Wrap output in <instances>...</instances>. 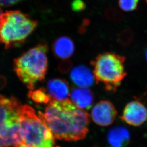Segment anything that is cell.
Instances as JSON below:
<instances>
[{"label":"cell","mask_w":147,"mask_h":147,"mask_svg":"<svg viewBox=\"0 0 147 147\" xmlns=\"http://www.w3.org/2000/svg\"><path fill=\"white\" fill-rule=\"evenodd\" d=\"M54 137L65 141L84 139L88 132L90 116L76 107L69 99L62 101L52 99L45 105L44 113L38 112Z\"/></svg>","instance_id":"6da1fadb"},{"label":"cell","mask_w":147,"mask_h":147,"mask_svg":"<svg viewBox=\"0 0 147 147\" xmlns=\"http://www.w3.org/2000/svg\"><path fill=\"white\" fill-rule=\"evenodd\" d=\"M48 45L44 42L15 59L14 69L19 78L30 90L44 80L48 69Z\"/></svg>","instance_id":"7a4b0ae2"},{"label":"cell","mask_w":147,"mask_h":147,"mask_svg":"<svg viewBox=\"0 0 147 147\" xmlns=\"http://www.w3.org/2000/svg\"><path fill=\"white\" fill-rule=\"evenodd\" d=\"M38 22L20 11L3 13L0 17V43L6 49L20 47L36 28Z\"/></svg>","instance_id":"3957f363"},{"label":"cell","mask_w":147,"mask_h":147,"mask_svg":"<svg viewBox=\"0 0 147 147\" xmlns=\"http://www.w3.org/2000/svg\"><path fill=\"white\" fill-rule=\"evenodd\" d=\"M22 105L16 98L0 95V147L24 144L20 122Z\"/></svg>","instance_id":"277c9868"},{"label":"cell","mask_w":147,"mask_h":147,"mask_svg":"<svg viewBox=\"0 0 147 147\" xmlns=\"http://www.w3.org/2000/svg\"><path fill=\"white\" fill-rule=\"evenodd\" d=\"M125 60L124 56L113 53L99 54L91 62L96 83H102L107 91L115 93L127 75L125 71Z\"/></svg>","instance_id":"5b68a950"},{"label":"cell","mask_w":147,"mask_h":147,"mask_svg":"<svg viewBox=\"0 0 147 147\" xmlns=\"http://www.w3.org/2000/svg\"><path fill=\"white\" fill-rule=\"evenodd\" d=\"M20 122L24 144L32 147H55L54 137L51 130L31 107L22 105Z\"/></svg>","instance_id":"8992f818"},{"label":"cell","mask_w":147,"mask_h":147,"mask_svg":"<svg viewBox=\"0 0 147 147\" xmlns=\"http://www.w3.org/2000/svg\"><path fill=\"white\" fill-rule=\"evenodd\" d=\"M117 114L113 104L109 101L102 100L94 106L91 111V117L98 125L107 127L114 121Z\"/></svg>","instance_id":"52a82bcc"},{"label":"cell","mask_w":147,"mask_h":147,"mask_svg":"<svg viewBox=\"0 0 147 147\" xmlns=\"http://www.w3.org/2000/svg\"><path fill=\"white\" fill-rule=\"evenodd\" d=\"M120 118L129 125L138 127L147 121V109L139 101H132L125 107Z\"/></svg>","instance_id":"ba28073f"},{"label":"cell","mask_w":147,"mask_h":147,"mask_svg":"<svg viewBox=\"0 0 147 147\" xmlns=\"http://www.w3.org/2000/svg\"><path fill=\"white\" fill-rule=\"evenodd\" d=\"M47 90L52 99L57 101L67 100L70 94L68 83L60 78H54L48 81Z\"/></svg>","instance_id":"9c48e42d"},{"label":"cell","mask_w":147,"mask_h":147,"mask_svg":"<svg viewBox=\"0 0 147 147\" xmlns=\"http://www.w3.org/2000/svg\"><path fill=\"white\" fill-rule=\"evenodd\" d=\"M107 140L110 147H126L130 143L131 135L126 127L116 126L108 132Z\"/></svg>","instance_id":"30bf717a"},{"label":"cell","mask_w":147,"mask_h":147,"mask_svg":"<svg viewBox=\"0 0 147 147\" xmlns=\"http://www.w3.org/2000/svg\"><path fill=\"white\" fill-rule=\"evenodd\" d=\"M52 51L57 58L62 60L67 59L74 53V43L72 40L68 37H59L53 43Z\"/></svg>","instance_id":"8fae6325"},{"label":"cell","mask_w":147,"mask_h":147,"mask_svg":"<svg viewBox=\"0 0 147 147\" xmlns=\"http://www.w3.org/2000/svg\"><path fill=\"white\" fill-rule=\"evenodd\" d=\"M71 102L80 109H89L94 101L93 92L87 88H78L74 89L70 94Z\"/></svg>","instance_id":"7c38bea8"},{"label":"cell","mask_w":147,"mask_h":147,"mask_svg":"<svg viewBox=\"0 0 147 147\" xmlns=\"http://www.w3.org/2000/svg\"><path fill=\"white\" fill-rule=\"evenodd\" d=\"M70 78L74 83L79 88H87L93 84L95 78L89 68L84 65H78L73 69Z\"/></svg>","instance_id":"4fadbf2b"},{"label":"cell","mask_w":147,"mask_h":147,"mask_svg":"<svg viewBox=\"0 0 147 147\" xmlns=\"http://www.w3.org/2000/svg\"><path fill=\"white\" fill-rule=\"evenodd\" d=\"M28 97L36 103L45 105L48 104L52 100L47 89L43 88L30 90Z\"/></svg>","instance_id":"5bb4252c"},{"label":"cell","mask_w":147,"mask_h":147,"mask_svg":"<svg viewBox=\"0 0 147 147\" xmlns=\"http://www.w3.org/2000/svg\"><path fill=\"white\" fill-rule=\"evenodd\" d=\"M139 0H119V7L123 11L130 12L138 8Z\"/></svg>","instance_id":"9a60e30c"},{"label":"cell","mask_w":147,"mask_h":147,"mask_svg":"<svg viewBox=\"0 0 147 147\" xmlns=\"http://www.w3.org/2000/svg\"><path fill=\"white\" fill-rule=\"evenodd\" d=\"M134 38L133 34L131 30L129 29L123 30L120 32L118 36L119 42L124 47H127L131 44Z\"/></svg>","instance_id":"2e32d148"},{"label":"cell","mask_w":147,"mask_h":147,"mask_svg":"<svg viewBox=\"0 0 147 147\" xmlns=\"http://www.w3.org/2000/svg\"><path fill=\"white\" fill-rule=\"evenodd\" d=\"M105 17L111 21H121L123 19V15L117 9L114 7H109L105 10Z\"/></svg>","instance_id":"e0dca14e"},{"label":"cell","mask_w":147,"mask_h":147,"mask_svg":"<svg viewBox=\"0 0 147 147\" xmlns=\"http://www.w3.org/2000/svg\"><path fill=\"white\" fill-rule=\"evenodd\" d=\"M72 65V61L68 59L63 60L58 65V70L61 73H67L71 69Z\"/></svg>","instance_id":"ac0fdd59"},{"label":"cell","mask_w":147,"mask_h":147,"mask_svg":"<svg viewBox=\"0 0 147 147\" xmlns=\"http://www.w3.org/2000/svg\"><path fill=\"white\" fill-rule=\"evenodd\" d=\"M86 4L82 0H74L71 3V8L75 12L83 11L86 9Z\"/></svg>","instance_id":"d6986e66"},{"label":"cell","mask_w":147,"mask_h":147,"mask_svg":"<svg viewBox=\"0 0 147 147\" xmlns=\"http://www.w3.org/2000/svg\"><path fill=\"white\" fill-rule=\"evenodd\" d=\"M21 0H0V5L10 6L17 3Z\"/></svg>","instance_id":"ffe728a7"},{"label":"cell","mask_w":147,"mask_h":147,"mask_svg":"<svg viewBox=\"0 0 147 147\" xmlns=\"http://www.w3.org/2000/svg\"><path fill=\"white\" fill-rule=\"evenodd\" d=\"M139 101L141 103H146L147 102V91L145 92L143 95H142L140 98L138 99Z\"/></svg>","instance_id":"44dd1931"},{"label":"cell","mask_w":147,"mask_h":147,"mask_svg":"<svg viewBox=\"0 0 147 147\" xmlns=\"http://www.w3.org/2000/svg\"><path fill=\"white\" fill-rule=\"evenodd\" d=\"M14 147H32L31 146H28L27 145L25 144H21L18 145L17 146H14Z\"/></svg>","instance_id":"7402d4cb"},{"label":"cell","mask_w":147,"mask_h":147,"mask_svg":"<svg viewBox=\"0 0 147 147\" xmlns=\"http://www.w3.org/2000/svg\"><path fill=\"white\" fill-rule=\"evenodd\" d=\"M3 14V13H2V11H1V9L0 8V17L1 16V14Z\"/></svg>","instance_id":"603a6c76"},{"label":"cell","mask_w":147,"mask_h":147,"mask_svg":"<svg viewBox=\"0 0 147 147\" xmlns=\"http://www.w3.org/2000/svg\"><path fill=\"white\" fill-rule=\"evenodd\" d=\"M146 59H147V50H146Z\"/></svg>","instance_id":"cb8c5ba5"},{"label":"cell","mask_w":147,"mask_h":147,"mask_svg":"<svg viewBox=\"0 0 147 147\" xmlns=\"http://www.w3.org/2000/svg\"><path fill=\"white\" fill-rule=\"evenodd\" d=\"M145 1H146V3H147V0H145Z\"/></svg>","instance_id":"d4e9b609"}]
</instances>
